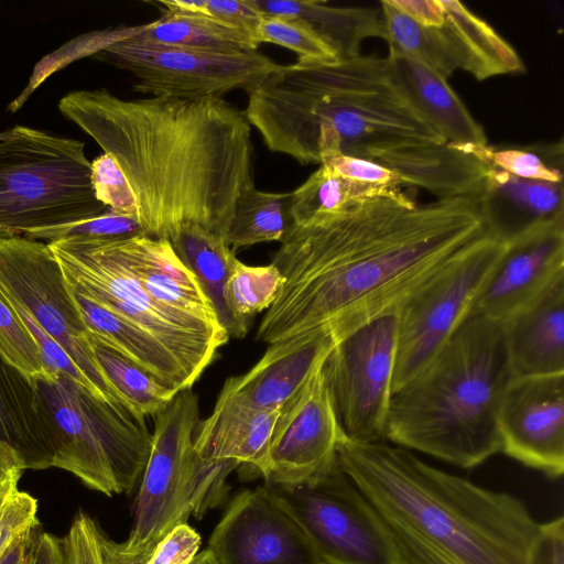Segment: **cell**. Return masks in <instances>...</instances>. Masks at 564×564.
<instances>
[{
	"instance_id": "6da1fadb",
	"label": "cell",
	"mask_w": 564,
	"mask_h": 564,
	"mask_svg": "<svg viewBox=\"0 0 564 564\" xmlns=\"http://www.w3.org/2000/svg\"><path fill=\"white\" fill-rule=\"evenodd\" d=\"M480 196L417 204L401 187L315 224L291 225L272 263L285 279L256 338L319 328L336 341L386 314L490 231Z\"/></svg>"
},
{
	"instance_id": "7a4b0ae2",
	"label": "cell",
	"mask_w": 564,
	"mask_h": 564,
	"mask_svg": "<svg viewBox=\"0 0 564 564\" xmlns=\"http://www.w3.org/2000/svg\"><path fill=\"white\" fill-rule=\"evenodd\" d=\"M246 93L243 112L267 148L301 164L337 152L379 164L437 199L482 192L488 166L446 142L388 57L297 61Z\"/></svg>"
},
{
	"instance_id": "3957f363",
	"label": "cell",
	"mask_w": 564,
	"mask_h": 564,
	"mask_svg": "<svg viewBox=\"0 0 564 564\" xmlns=\"http://www.w3.org/2000/svg\"><path fill=\"white\" fill-rule=\"evenodd\" d=\"M58 109L117 161L144 235L169 240L192 223L226 239L239 195L254 186L243 111L223 98L124 100L105 89L70 91Z\"/></svg>"
},
{
	"instance_id": "277c9868",
	"label": "cell",
	"mask_w": 564,
	"mask_h": 564,
	"mask_svg": "<svg viewBox=\"0 0 564 564\" xmlns=\"http://www.w3.org/2000/svg\"><path fill=\"white\" fill-rule=\"evenodd\" d=\"M337 464L373 507L400 564L528 563L540 523L517 497L343 433Z\"/></svg>"
},
{
	"instance_id": "5b68a950",
	"label": "cell",
	"mask_w": 564,
	"mask_h": 564,
	"mask_svg": "<svg viewBox=\"0 0 564 564\" xmlns=\"http://www.w3.org/2000/svg\"><path fill=\"white\" fill-rule=\"evenodd\" d=\"M513 378L503 324L469 315L392 394L386 441L476 467L500 452L498 415Z\"/></svg>"
},
{
	"instance_id": "8992f818",
	"label": "cell",
	"mask_w": 564,
	"mask_h": 564,
	"mask_svg": "<svg viewBox=\"0 0 564 564\" xmlns=\"http://www.w3.org/2000/svg\"><path fill=\"white\" fill-rule=\"evenodd\" d=\"M199 401L192 389L178 392L154 416L151 451L135 498L133 524L123 546L149 552L189 516L202 518L226 496V479L239 466L206 462L194 449Z\"/></svg>"
},
{
	"instance_id": "52a82bcc",
	"label": "cell",
	"mask_w": 564,
	"mask_h": 564,
	"mask_svg": "<svg viewBox=\"0 0 564 564\" xmlns=\"http://www.w3.org/2000/svg\"><path fill=\"white\" fill-rule=\"evenodd\" d=\"M84 142L25 126L0 139V236L94 218L109 208L94 193Z\"/></svg>"
},
{
	"instance_id": "ba28073f",
	"label": "cell",
	"mask_w": 564,
	"mask_h": 564,
	"mask_svg": "<svg viewBox=\"0 0 564 564\" xmlns=\"http://www.w3.org/2000/svg\"><path fill=\"white\" fill-rule=\"evenodd\" d=\"M34 383L51 426L53 467L109 497L130 492L151 451L144 419L97 399L65 376Z\"/></svg>"
},
{
	"instance_id": "9c48e42d",
	"label": "cell",
	"mask_w": 564,
	"mask_h": 564,
	"mask_svg": "<svg viewBox=\"0 0 564 564\" xmlns=\"http://www.w3.org/2000/svg\"><path fill=\"white\" fill-rule=\"evenodd\" d=\"M69 288L137 325L167 348L197 380L229 335L219 324L150 296L112 241L47 242Z\"/></svg>"
},
{
	"instance_id": "30bf717a",
	"label": "cell",
	"mask_w": 564,
	"mask_h": 564,
	"mask_svg": "<svg viewBox=\"0 0 564 564\" xmlns=\"http://www.w3.org/2000/svg\"><path fill=\"white\" fill-rule=\"evenodd\" d=\"M508 243L491 230L464 248L397 310L392 394L411 380L470 315Z\"/></svg>"
},
{
	"instance_id": "8fae6325",
	"label": "cell",
	"mask_w": 564,
	"mask_h": 564,
	"mask_svg": "<svg viewBox=\"0 0 564 564\" xmlns=\"http://www.w3.org/2000/svg\"><path fill=\"white\" fill-rule=\"evenodd\" d=\"M0 292L67 352L102 401L128 410L95 357L89 330L47 243L0 236Z\"/></svg>"
},
{
	"instance_id": "7c38bea8",
	"label": "cell",
	"mask_w": 564,
	"mask_h": 564,
	"mask_svg": "<svg viewBox=\"0 0 564 564\" xmlns=\"http://www.w3.org/2000/svg\"><path fill=\"white\" fill-rule=\"evenodd\" d=\"M265 486L301 524L325 564H400L373 507L339 467L303 484Z\"/></svg>"
},
{
	"instance_id": "4fadbf2b",
	"label": "cell",
	"mask_w": 564,
	"mask_h": 564,
	"mask_svg": "<svg viewBox=\"0 0 564 564\" xmlns=\"http://www.w3.org/2000/svg\"><path fill=\"white\" fill-rule=\"evenodd\" d=\"M131 73L133 89L151 97L212 99L253 87L280 68L257 52L219 53L166 46L128 37L93 55Z\"/></svg>"
},
{
	"instance_id": "5bb4252c",
	"label": "cell",
	"mask_w": 564,
	"mask_h": 564,
	"mask_svg": "<svg viewBox=\"0 0 564 564\" xmlns=\"http://www.w3.org/2000/svg\"><path fill=\"white\" fill-rule=\"evenodd\" d=\"M395 337L397 311L338 340L322 364L338 425L351 441L386 442Z\"/></svg>"
},
{
	"instance_id": "9a60e30c",
	"label": "cell",
	"mask_w": 564,
	"mask_h": 564,
	"mask_svg": "<svg viewBox=\"0 0 564 564\" xmlns=\"http://www.w3.org/2000/svg\"><path fill=\"white\" fill-rule=\"evenodd\" d=\"M207 551L217 564H325L304 529L265 485L232 499Z\"/></svg>"
},
{
	"instance_id": "2e32d148",
	"label": "cell",
	"mask_w": 564,
	"mask_h": 564,
	"mask_svg": "<svg viewBox=\"0 0 564 564\" xmlns=\"http://www.w3.org/2000/svg\"><path fill=\"white\" fill-rule=\"evenodd\" d=\"M321 368L280 410L263 475L265 484L299 485L338 467L341 431Z\"/></svg>"
},
{
	"instance_id": "e0dca14e",
	"label": "cell",
	"mask_w": 564,
	"mask_h": 564,
	"mask_svg": "<svg viewBox=\"0 0 564 564\" xmlns=\"http://www.w3.org/2000/svg\"><path fill=\"white\" fill-rule=\"evenodd\" d=\"M500 452L551 478L564 473V373L514 377L498 415Z\"/></svg>"
},
{
	"instance_id": "ac0fdd59",
	"label": "cell",
	"mask_w": 564,
	"mask_h": 564,
	"mask_svg": "<svg viewBox=\"0 0 564 564\" xmlns=\"http://www.w3.org/2000/svg\"><path fill=\"white\" fill-rule=\"evenodd\" d=\"M564 280V218L541 224L508 243L470 315L505 323Z\"/></svg>"
},
{
	"instance_id": "d6986e66",
	"label": "cell",
	"mask_w": 564,
	"mask_h": 564,
	"mask_svg": "<svg viewBox=\"0 0 564 564\" xmlns=\"http://www.w3.org/2000/svg\"><path fill=\"white\" fill-rule=\"evenodd\" d=\"M336 343L329 329L319 328L271 344L251 369L228 378L219 395L257 409H281L321 367Z\"/></svg>"
},
{
	"instance_id": "ffe728a7",
	"label": "cell",
	"mask_w": 564,
	"mask_h": 564,
	"mask_svg": "<svg viewBox=\"0 0 564 564\" xmlns=\"http://www.w3.org/2000/svg\"><path fill=\"white\" fill-rule=\"evenodd\" d=\"M280 410L257 409L218 395L212 413L197 425L194 449L203 460L235 462L263 477Z\"/></svg>"
},
{
	"instance_id": "44dd1931",
	"label": "cell",
	"mask_w": 564,
	"mask_h": 564,
	"mask_svg": "<svg viewBox=\"0 0 564 564\" xmlns=\"http://www.w3.org/2000/svg\"><path fill=\"white\" fill-rule=\"evenodd\" d=\"M112 243L140 285L154 300L219 323L210 300L167 239L139 235Z\"/></svg>"
},
{
	"instance_id": "7402d4cb",
	"label": "cell",
	"mask_w": 564,
	"mask_h": 564,
	"mask_svg": "<svg viewBox=\"0 0 564 564\" xmlns=\"http://www.w3.org/2000/svg\"><path fill=\"white\" fill-rule=\"evenodd\" d=\"M480 198L491 231L507 243L564 218L563 183L521 178L494 166H488Z\"/></svg>"
},
{
	"instance_id": "603a6c76",
	"label": "cell",
	"mask_w": 564,
	"mask_h": 564,
	"mask_svg": "<svg viewBox=\"0 0 564 564\" xmlns=\"http://www.w3.org/2000/svg\"><path fill=\"white\" fill-rule=\"evenodd\" d=\"M502 324L514 377L564 373V280Z\"/></svg>"
},
{
	"instance_id": "cb8c5ba5",
	"label": "cell",
	"mask_w": 564,
	"mask_h": 564,
	"mask_svg": "<svg viewBox=\"0 0 564 564\" xmlns=\"http://www.w3.org/2000/svg\"><path fill=\"white\" fill-rule=\"evenodd\" d=\"M0 440L17 452L24 469L53 467L51 426L35 383L1 354Z\"/></svg>"
},
{
	"instance_id": "d4e9b609",
	"label": "cell",
	"mask_w": 564,
	"mask_h": 564,
	"mask_svg": "<svg viewBox=\"0 0 564 564\" xmlns=\"http://www.w3.org/2000/svg\"><path fill=\"white\" fill-rule=\"evenodd\" d=\"M388 59L404 89L446 142L466 154L468 149L486 145L481 126L440 74L389 48Z\"/></svg>"
},
{
	"instance_id": "484cf974",
	"label": "cell",
	"mask_w": 564,
	"mask_h": 564,
	"mask_svg": "<svg viewBox=\"0 0 564 564\" xmlns=\"http://www.w3.org/2000/svg\"><path fill=\"white\" fill-rule=\"evenodd\" d=\"M72 293L90 335L131 359L175 392L192 389L196 379L160 341L84 295L73 290Z\"/></svg>"
},
{
	"instance_id": "4316f807",
	"label": "cell",
	"mask_w": 564,
	"mask_h": 564,
	"mask_svg": "<svg viewBox=\"0 0 564 564\" xmlns=\"http://www.w3.org/2000/svg\"><path fill=\"white\" fill-rule=\"evenodd\" d=\"M438 1L444 10V22L438 30L459 68L478 80L525 70L517 51L484 19L459 1Z\"/></svg>"
},
{
	"instance_id": "83f0119b",
	"label": "cell",
	"mask_w": 564,
	"mask_h": 564,
	"mask_svg": "<svg viewBox=\"0 0 564 564\" xmlns=\"http://www.w3.org/2000/svg\"><path fill=\"white\" fill-rule=\"evenodd\" d=\"M267 15H286L306 22L338 58L360 55L368 37L383 39L381 12L372 8L332 7L317 0H256Z\"/></svg>"
},
{
	"instance_id": "f1b7e54d",
	"label": "cell",
	"mask_w": 564,
	"mask_h": 564,
	"mask_svg": "<svg viewBox=\"0 0 564 564\" xmlns=\"http://www.w3.org/2000/svg\"><path fill=\"white\" fill-rule=\"evenodd\" d=\"M175 253L195 275L229 336L234 324L224 303V286L236 259L226 239L197 224H183L169 238Z\"/></svg>"
},
{
	"instance_id": "f546056e",
	"label": "cell",
	"mask_w": 564,
	"mask_h": 564,
	"mask_svg": "<svg viewBox=\"0 0 564 564\" xmlns=\"http://www.w3.org/2000/svg\"><path fill=\"white\" fill-rule=\"evenodd\" d=\"M398 187H382L354 182L319 166L290 193L291 225L305 226L341 214L358 202L387 194Z\"/></svg>"
},
{
	"instance_id": "4dcf8cb0",
	"label": "cell",
	"mask_w": 564,
	"mask_h": 564,
	"mask_svg": "<svg viewBox=\"0 0 564 564\" xmlns=\"http://www.w3.org/2000/svg\"><path fill=\"white\" fill-rule=\"evenodd\" d=\"M139 40L188 50L241 53L257 45L241 31L200 14L163 13L139 35Z\"/></svg>"
},
{
	"instance_id": "1f68e13d",
	"label": "cell",
	"mask_w": 564,
	"mask_h": 564,
	"mask_svg": "<svg viewBox=\"0 0 564 564\" xmlns=\"http://www.w3.org/2000/svg\"><path fill=\"white\" fill-rule=\"evenodd\" d=\"M89 339L104 375L134 416H155L170 405L177 392L90 333Z\"/></svg>"
},
{
	"instance_id": "d6a6232c",
	"label": "cell",
	"mask_w": 564,
	"mask_h": 564,
	"mask_svg": "<svg viewBox=\"0 0 564 564\" xmlns=\"http://www.w3.org/2000/svg\"><path fill=\"white\" fill-rule=\"evenodd\" d=\"M290 193L263 192L251 186L239 195L226 242L232 251L261 242L282 241L291 226Z\"/></svg>"
},
{
	"instance_id": "836d02e7",
	"label": "cell",
	"mask_w": 564,
	"mask_h": 564,
	"mask_svg": "<svg viewBox=\"0 0 564 564\" xmlns=\"http://www.w3.org/2000/svg\"><path fill=\"white\" fill-rule=\"evenodd\" d=\"M285 279L271 262L248 265L237 258L224 286V303L234 324V335L242 338L252 316L267 311L280 295Z\"/></svg>"
},
{
	"instance_id": "e575fe53",
	"label": "cell",
	"mask_w": 564,
	"mask_h": 564,
	"mask_svg": "<svg viewBox=\"0 0 564 564\" xmlns=\"http://www.w3.org/2000/svg\"><path fill=\"white\" fill-rule=\"evenodd\" d=\"M383 40L395 50L447 79L459 68L457 59L438 28H426L392 7L380 2Z\"/></svg>"
},
{
	"instance_id": "d590c367",
	"label": "cell",
	"mask_w": 564,
	"mask_h": 564,
	"mask_svg": "<svg viewBox=\"0 0 564 564\" xmlns=\"http://www.w3.org/2000/svg\"><path fill=\"white\" fill-rule=\"evenodd\" d=\"M563 152L562 141L528 147L486 144L471 147L467 151L487 166L517 177L551 183H563Z\"/></svg>"
},
{
	"instance_id": "8d00e7d4",
	"label": "cell",
	"mask_w": 564,
	"mask_h": 564,
	"mask_svg": "<svg viewBox=\"0 0 564 564\" xmlns=\"http://www.w3.org/2000/svg\"><path fill=\"white\" fill-rule=\"evenodd\" d=\"M139 235L144 234L135 216L119 214L109 208L94 218L35 230L23 237L33 240H47L48 242L63 239L105 242Z\"/></svg>"
},
{
	"instance_id": "74e56055",
	"label": "cell",
	"mask_w": 564,
	"mask_h": 564,
	"mask_svg": "<svg viewBox=\"0 0 564 564\" xmlns=\"http://www.w3.org/2000/svg\"><path fill=\"white\" fill-rule=\"evenodd\" d=\"M257 41L272 43L297 54V61H333L336 53L303 20L286 15H267L259 26Z\"/></svg>"
},
{
	"instance_id": "f35d334b",
	"label": "cell",
	"mask_w": 564,
	"mask_h": 564,
	"mask_svg": "<svg viewBox=\"0 0 564 564\" xmlns=\"http://www.w3.org/2000/svg\"><path fill=\"white\" fill-rule=\"evenodd\" d=\"M0 354L31 381L53 379L20 317L0 292Z\"/></svg>"
},
{
	"instance_id": "ab89813d",
	"label": "cell",
	"mask_w": 564,
	"mask_h": 564,
	"mask_svg": "<svg viewBox=\"0 0 564 564\" xmlns=\"http://www.w3.org/2000/svg\"><path fill=\"white\" fill-rule=\"evenodd\" d=\"M19 479L0 485V561L17 539L39 527L37 501L19 489Z\"/></svg>"
},
{
	"instance_id": "60d3db41",
	"label": "cell",
	"mask_w": 564,
	"mask_h": 564,
	"mask_svg": "<svg viewBox=\"0 0 564 564\" xmlns=\"http://www.w3.org/2000/svg\"><path fill=\"white\" fill-rule=\"evenodd\" d=\"M90 163V181L96 198L119 214L137 217L135 196L113 156L104 152Z\"/></svg>"
},
{
	"instance_id": "b9f144b4",
	"label": "cell",
	"mask_w": 564,
	"mask_h": 564,
	"mask_svg": "<svg viewBox=\"0 0 564 564\" xmlns=\"http://www.w3.org/2000/svg\"><path fill=\"white\" fill-rule=\"evenodd\" d=\"M334 173L347 180L382 187H400L402 178L394 172L373 162L328 152L321 155V163Z\"/></svg>"
},
{
	"instance_id": "7bdbcfd3",
	"label": "cell",
	"mask_w": 564,
	"mask_h": 564,
	"mask_svg": "<svg viewBox=\"0 0 564 564\" xmlns=\"http://www.w3.org/2000/svg\"><path fill=\"white\" fill-rule=\"evenodd\" d=\"M99 530L87 513L78 512L68 532L62 538L67 564H101Z\"/></svg>"
},
{
	"instance_id": "ee69618b",
	"label": "cell",
	"mask_w": 564,
	"mask_h": 564,
	"mask_svg": "<svg viewBox=\"0 0 564 564\" xmlns=\"http://www.w3.org/2000/svg\"><path fill=\"white\" fill-rule=\"evenodd\" d=\"M208 15L246 34L257 46V34L264 18L256 0H207Z\"/></svg>"
},
{
	"instance_id": "f6af8a7d",
	"label": "cell",
	"mask_w": 564,
	"mask_h": 564,
	"mask_svg": "<svg viewBox=\"0 0 564 564\" xmlns=\"http://www.w3.org/2000/svg\"><path fill=\"white\" fill-rule=\"evenodd\" d=\"M199 546V534L181 523L158 543L147 564H191Z\"/></svg>"
},
{
	"instance_id": "bcb514c9",
	"label": "cell",
	"mask_w": 564,
	"mask_h": 564,
	"mask_svg": "<svg viewBox=\"0 0 564 564\" xmlns=\"http://www.w3.org/2000/svg\"><path fill=\"white\" fill-rule=\"evenodd\" d=\"M527 564H564V518L540 523Z\"/></svg>"
},
{
	"instance_id": "7dc6e473",
	"label": "cell",
	"mask_w": 564,
	"mask_h": 564,
	"mask_svg": "<svg viewBox=\"0 0 564 564\" xmlns=\"http://www.w3.org/2000/svg\"><path fill=\"white\" fill-rule=\"evenodd\" d=\"M415 22L426 28H440L444 22V10L438 0H387Z\"/></svg>"
},
{
	"instance_id": "c3c4849f",
	"label": "cell",
	"mask_w": 564,
	"mask_h": 564,
	"mask_svg": "<svg viewBox=\"0 0 564 564\" xmlns=\"http://www.w3.org/2000/svg\"><path fill=\"white\" fill-rule=\"evenodd\" d=\"M101 564H147L152 553L130 552L122 543L109 539L101 530L98 533Z\"/></svg>"
},
{
	"instance_id": "681fc988",
	"label": "cell",
	"mask_w": 564,
	"mask_h": 564,
	"mask_svg": "<svg viewBox=\"0 0 564 564\" xmlns=\"http://www.w3.org/2000/svg\"><path fill=\"white\" fill-rule=\"evenodd\" d=\"M33 564H67L63 539L47 532H39Z\"/></svg>"
},
{
	"instance_id": "f907efd6",
	"label": "cell",
	"mask_w": 564,
	"mask_h": 564,
	"mask_svg": "<svg viewBox=\"0 0 564 564\" xmlns=\"http://www.w3.org/2000/svg\"><path fill=\"white\" fill-rule=\"evenodd\" d=\"M40 531L37 527L17 539L1 558L0 564H33Z\"/></svg>"
},
{
	"instance_id": "816d5d0a",
	"label": "cell",
	"mask_w": 564,
	"mask_h": 564,
	"mask_svg": "<svg viewBox=\"0 0 564 564\" xmlns=\"http://www.w3.org/2000/svg\"><path fill=\"white\" fill-rule=\"evenodd\" d=\"M23 463L17 452L0 440V485L12 477H21Z\"/></svg>"
},
{
	"instance_id": "f5cc1de1",
	"label": "cell",
	"mask_w": 564,
	"mask_h": 564,
	"mask_svg": "<svg viewBox=\"0 0 564 564\" xmlns=\"http://www.w3.org/2000/svg\"><path fill=\"white\" fill-rule=\"evenodd\" d=\"M158 4L162 6L163 13L171 14H200L208 15L207 11V0H169V1H158Z\"/></svg>"
},
{
	"instance_id": "db71d44e",
	"label": "cell",
	"mask_w": 564,
	"mask_h": 564,
	"mask_svg": "<svg viewBox=\"0 0 564 564\" xmlns=\"http://www.w3.org/2000/svg\"><path fill=\"white\" fill-rule=\"evenodd\" d=\"M191 564H217L212 554L205 550L197 554Z\"/></svg>"
},
{
	"instance_id": "11a10c76",
	"label": "cell",
	"mask_w": 564,
	"mask_h": 564,
	"mask_svg": "<svg viewBox=\"0 0 564 564\" xmlns=\"http://www.w3.org/2000/svg\"><path fill=\"white\" fill-rule=\"evenodd\" d=\"M4 135V131L0 132V139Z\"/></svg>"
}]
</instances>
